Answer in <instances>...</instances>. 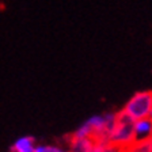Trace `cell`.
I'll return each mask as SVG.
<instances>
[{"mask_svg":"<svg viewBox=\"0 0 152 152\" xmlns=\"http://www.w3.org/2000/svg\"><path fill=\"white\" fill-rule=\"evenodd\" d=\"M122 113H125L133 121L141 120V118H149L152 111V91L142 90L137 91L126 101L121 109Z\"/></svg>","mask_w":152,"mask_h":152,"instance_id":"obj_1","label":"cell"},{"mask_svg":"<svg viewBox=\"0 0 152 152\" xmlns=\"http://www.w3.org/2000/svg\"><path fill=\"white\" fill-rule=\"evenodd\" d=\"M134 140H136V137H134V121L121 110L117 111V118H115L114 128L110 133L109 141L114 142L115 145L125 149Z\"/></svg>","mask_w":152,"mask_h":152,"instance_id":"obj_2","label":"cell"},{"mask_svg":"<svg viewBox=\"0 0 152 152\" xmlns=\"http://www.w3.org/2000/svg\"><path fill=\"white\" fill-rule=\"evenodd\" d=\"M117 111H106L102 114H94L87 118L92 130V139L95 141H109L110 133L114 128Z\"/></svg>","mask_w":152,"mask_h":152,"instance_id":"obj_3","label":"cell"},{"mask_svg":"<svg viewBox=\"0 0 152 152\" xmlns=\"http://www.w3.org/2000/svg\"><path fill=\"white\" fill-rule=\"evenodd\" d=\"M69 152H92L95 140L92 137H75L72 134L66 137Z\"/></svg>","mask_w":152,"mask_h":152,"instance_id":"obj_4","label":"cell"},{"mask_svg":"<svg viewBox=\"0 0 152 152\" xmlns=\"http://www.w3.org/2000/svg\"><path fill=\"white\" fill-rule=\"evenodd\" d=\"M152 134V118H141L134 121V137L136 140L151 139Z\"/></svg>","mask_w":152,"mask_h":152,"instance_id":"obj_5","label":"cell"},{"mask_svg":"<svg viewBox=\"0 0 152 152\" xmlns=\"http://www.w3.org/2000/svg\"><path fill=\"white\" fill-rule=\"evenodd\" d=\"M35 139L33 136H20L11 145V152H34Z\"/></svg>","mask_w":152,"mask_h":152,"instance_id":"obj_6","label":"cell"},{"mask_svg":"<svg viewBox=\"0 0 152 152\" xmlns=\"http://www.w3.org/2000/svg\"><path fill=\"white\" fill-rule=\"evenodd\" d=\"M124 152H152V139L134 140Z\"/></svg>","mask_w":152,"mask_h":152,"instance_id":"obj_7","label":"cell"},{"mask_svg":"<svg viewBox=\"0 0 152 152\" xmlns=\"http://www.w3.org/2000/svg\"><path fill=\"white\" fill-rule=\"evenodd\" d=\"M92 152H124V149L111 141H95Z\"/></svg>","mask_w":152,"mask_h":152,"instance_id":"obj_8","label":"cell"},{"mask_svg":"<svg viewBox=\"0 0 152 152\" xmlns=\"http://www.w3.org/2000/svg\"><path fill=\"white\" fill-rule=\"evenodd\" d=\"M72 136L75 137H92V130H91V126H90V124L87 122V120L84 122H82L79 126L76 128L72 133H71Z\"/></svg>","mask_w":152,"mask_h":152,"instance_id":"obj_9","label":"cell"},{"mask_svg":"<svg viewBox=\"0 0 152 152\" xmlns=\"http://www.w3.org/2000/svg\"><path fill=\"white\" fill-rule=\"evenodd\" d=\"M34 152H68L60 145H54V144H39L35 147Z\"/></svg>","mask_w":152,"mask_h":152,"instance_id":"obj_10","label":"cell"},{"mask_svg":"<svg viewBox=\"0 0 152 152\" xmlns=\"http://www.w3.org/2000/svg\"><path fill=\"white\" fill-rule=\"evenodd\" d=\"M151 118H152V111H151Z\"/></svg>","mask_w":152,"mask_h":152,"instance_id":"obj_11","label":"cell"},{"mask_svg":"<svg viewBox=\"0 0 152 152\" xmlns=\"http://www.w3.org/2000/svg\"><path fill=\"white\" fill-rule=\"evenodd\" d=\"M151 139H152V134H151Z\"/></svg>","mask_w":152,"mask_h":152,"instance_id":"obj_12","label":"cell"}]
</instances>
